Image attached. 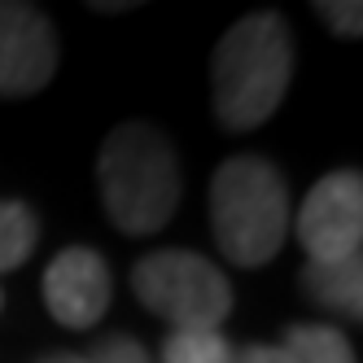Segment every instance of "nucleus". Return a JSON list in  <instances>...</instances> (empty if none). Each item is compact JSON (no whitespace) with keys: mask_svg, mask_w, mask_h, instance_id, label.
Wrapping results in <instances>:
<instances>
[{"mask_svg":"<svg viewBox=\"0 0 363 363\" xmlns=\"http://www.w3.org/2000/svg\"><path fill=\"white\" fill-rule=\"evenodd\" d=\"M106 215L127 237H153L179 211V162L153 123H118L96 153Z\"/></svg>","mask_w":363,"mask_h":363,"instance_id":"1","label":"nucleus"},{"mask_svg":"<svg viewBox=\"0 0 363 363\" xmlns=\"http://www.w3.org/2000/svg\"><path fill=\"white\" fill-rule=\"evenodd\" d=\"M294 74V40L280 13H250L215 48V118L223 132L263 127Z\"/></svg>","mask_w":363,"mask_h":363,"instance_id":"2","label":"nucleus"},{"mask_svg":"<svg viewBox=\"0 0 363 363\" xmlns=\"http://www.w3.org/2000/svg\"><path fill=\"white\" fill-rule=\"evenodd\" d=\"M289 184L263 153H241L215 171L211 223L228 263L263 267L289 237Z\"/></svg>","mask_w":363,"mask_h":363,"instance_id":"3","label":"nucleus"},{"mask_svg":"<svg viewBox=\"0 0 363 363\" xmlns=\"http://www.w3.org/2000/svg\"><path fill=\"white\" fill-rule=\"evenodd\" d=\"M132 289L171 328H219L232 315L228 276L193 250H153L132 267Z\"/></svg>","mask_w":363,"mask_h":363,"instance_id":"4","label":"nucleus"},{"mask_svg":"<svg viewBox=\"0 0 363 363\" xmlns=\"http://www.w3.org/2000/svg\"><path fill=\"white\" fill-rule=\"evenodd\" d=\"M306 263H333V258H359L363 245V179L359 171H333L306 193L298 215L289 219Z\"/></svg>","mask_w":363,"mask_h":363,"instance_id":"5","label":"nucleus"},{"mask_svg":"<svg viewBox=\"0 0 363 363\" xmlns=\"http://www.w3.org/2000/svg\"><path fill=\"white\" fill-rule=\"evenodd\" d=\"M57 70V35L48 18L0 0V96H35Z\"/></svg>","mask_w":363,"mask_h":363,"instance_id":"6","label":"nucleus"},{"mask_svg":"<svg viewBox=\"0 0 363 363\" xmlns=\"http://www.w3.org/2000/svg\"><path fill=\"white\" fill-rule=\"evenodd\" d=\"M114 298V280L106 258L88 245H70L62 250L44 272V302L53 311V320L66 328H92L101 315L110 311Z\"/></svg>","mask_w":363,"mask_h":363,"instance_id":"7","label":"nucleus"},{"mask_svg":"<svg viewBox=\"0 0 363 363\" xmlns=\"http://www.w3.org/2000/svg\"><path fill=\"white\" fill-rule=\"evenodd\" d=\"M302 294L346 320H363V267L359 258H333V263H306L302 267Z\"/></svg>","mask_w":363,"mask_h":363,"instance_id":"8","label":"nucleus"},{"mask_svg":"<svg viewBox=\"0 0 363 363\" xmlns=\"http://www.w3.org/2000/svg\"><path fill=\"white\" fill-rule=\"evenodd\" d=\"M280 346L294 363H359L346 333L328 324H294Z\"/></svg>","mask_w":363,"mask_h":363,"instance_id":"9","label":"nucleus"},{"mask_svg":"<svg viewBox=\"0 0 363 363\" xmlns=\"http://www.w3.org/2000/svg\"><path fill=\"white\" fill-rule=\"evenodd\" d=\"M237 350L219 328H171L162 342V363H232Z\"/></svg>","mask_w":363,"mask_h":363,"instance_id":"10","label":"nucleus"},{"mask_svg":"<svg viewBox=\"0 0 363 363\" xmlns=\"http://www.w3.org/2000/svg\"><path fill=\"white\" fill-rule=\"evenodd\" d=\"M35 241H40L35 215L22 201H0V276L18 272L22 263H27Z\"/></svg>","mask_w":363,"mask_h":363,"instance_id":"11","label":"nucleus"},{"mask_svg":"<svg viewBox=\"0 0 363 363\" xmlns=\"http://www.w3.org/2000/svg\"><path fill=\"white\" fill-rule=\"evenodd\" d=\"M88 363H153V359H149V350H145L140 342H132V337L114 333V337H101V342L92 346Z\"/></svg>","mask_w":363,"mask_h":363,"instance_id":"12","label":"nucleus"},{"mask_svg":"<svg viewBox=\"0 0 363 363\" xmlns=\"http://www.w3.org/2000/svg\"><path fill=\"white\" fill-rule=\"evenodd\" d=\"M315 13L328 22V27L337 31V35H359L363 31V9L354 5V0H350V5H333V0H320V5H315Z\"/></svg>","mask_w":363,"mask_h":363,"instance_id":"13","label":"nucleus"},{"mask_svg":"<svg viewBox=\"0 0 363 363\" xmlns=\"http://www.w3.org/2000/svg\"><path fill=\"white\" fill-rule=\"evenodd\" d=\"M232 363H294V359L284 354V346H250V350H241Z\"/></svg>","mask_w":363,"mask_h":363,"instance_id":"14","label":"nucleus"},{"mask_svg":"<svg viewBox=\"0 0 363 363\" xmlns=\"http://www.w3.org/2000/svg\"><path fill=\"white\" fill-rule=\"evenodd\" d=\"M40 363H88V354H44Z\"/></svg>","mask_w":363,"mask_h":363,"instance_id":"15","label":"nucleus"},{"mask_svg":"<svg viewBox=\"0 0 363 363\" xmlns=\"http://www.w3.org/2000/svg\"><path fill=\"white\" fill-rule=\"evenodd\" d=\"M0 306H5V294H0Z\"/></svg>","mask_w":363,"mask_h":363,"instance_id":"16","label":"nucleus"}]
</instances>
